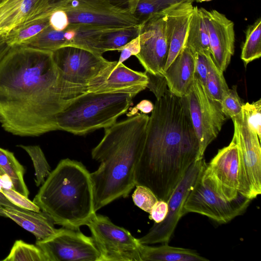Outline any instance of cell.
<instances>
[{"mask_svg": "<svg viewBox=\"0 0 261 261\" xmlns=\"http://www.w3.org/2000/svg\"><path fill=\"white\" fill-rule=\"evenodd\" d=\"M87 87L61 76L53 51L11 47L0 61V122L15 136L38 137L58 130V114Z\"/></svg>", "mask_w": 261, "mask_h": 261, "instance_id": "cell-1", "label": "cell"}, {"mask_svg": "<svg viewBox=\"0 0 261 261\" xmlns=\"http://www.w3.org/2000/svg\"><path fill=\"white\" fill-rule=\"evenodd\" d=\"M198 140L187 96L167 89L156 99L149 118L145 144L137 164L136 186L149 189L167 202L190 167L197 161Z\"/></svg>", "mask_w": 261, "mask_h": 261, "instance_id": "cell-2", "label": "cell"}, {"mask_svg": "<svg viewBox=\"0 0 261 261\" xmlns=\"http://www.w3.org/2000/svg\"><path fill=\"white\" fill-rule=\"evenodd\" d=\"M149 117L137 114L105 128V134L91 151L100 163L90 173L96 212L120 198L127 197L136 186V169L145 144Z\"/></svg>", "mask_w": 261, "mask_h": 261, "instance_id": "cell-3", "label": "cell"}, {"mask_svg": "<svg viewBox=\"0 0 261 261\" xmlns=\"http://www.w3.org/2000/svg\"><path fill=\"white\" fill-rule=\"evenodd\" d=\"M33 202L54 224L80 229L96 213L90 173L81 162L61 160L42 185Z\"/></svg>", "mask_w": 261, "mask_h": 261, "instance_id": "cell-4", "label": "cell"}, {"mask_svg": "<svg viewBox=\"0 0 261 261\" xmlns=\"http://www.w3.org/2000/svg\"><path fill=\"white\" fill-rule=\"evenodd\" d=\"M136 94L86 92L72 99L58 114V130L84 135L109 127L126 113Z\"/></svg>", "mask_w": 261, "mask_h": 261, "instance_id": "cell-5", "label": "cell"}, {"mask_svg": "<svg viewBox=\"0 0 261 261\" xmlns=\"http://www.w3.org/2000/svg\"><path fill=\"white\" fill-rule=\"evenodd\" d=\"M129 0H51L39 15L47 16L56 10L64 11L69 24H88L119 30L138 27L137 19L130 12Z\"/></svg>", "mask_w": 261, "mask_h": 261, "instance_id": "cell-6", "label": "cell"}, {"mask_svg": "<svg viewBox=\"0 0 261 261\" xmlns=\"http://www.w3.org/2000/svg\"><path fill=\"white\" fill-rule=\"evenodd\" d=\"M191 122L199 145L197 161L203 158L208 145L216 138L226 119L220 103L213 99L195 76L187 95Z\"/></svg>", "mask_w": 261, "mask_h": 261, "instance_id": "cell-7", "label": "cell"}, {"mask_svg": "<svg viewBox=\"0 0 261 261\" xmlns=\"http://www.w3.org/2000/svg\"><path fill=\"white\" fill-rule=\"evenodd\" d=\"M240 158L239 192L252 200L261 193V150L256 133L247 125L241 112L232 119Z\"/></svg>", "mask_w": 261, "mask_h": 261, "instance_id": "cell-8", "label": "cell"}, {"mask_svg": "<svg viewBox=\"0 0 261 261\" xmlns=\"http://www.w3.org/2000/svg\"><path fill=\"white\" fill-rule=\"evenodd\" d=\"M100 254V261H141L139 242L129 231L96 213L86 224Z\"/></svg>", "mask_w": 261, "mask_h": 261, "instance_id": "cell-9", "label": "cell"}, {"mask_svg": "<svg viewBox=\"0 0 261 261\" xmlns=\"http://www.w3.org/2000/svg\"><path fill=\"white\" fill-rule=\"evenodd\" d=\"M204 171V170H203ZM199 174L185 201L186 214L194 213L207 217L219 224H224L242 215L251 200L241 194L232 201L222 198Z\"/></svg>", "mask_w": 261, "mask_h": 261, "instance_id": "cell-10", "label": "cell"}, {"mask_svg": "<svg viewBox=\"0 0 261 261\" xmlns=\"http://www.w3.org/2000/svg\"><path fill=\"white\" fill-rule=\"evenodd\" d=\"M207 165L203 159L195 161L178 182L167 202L168 213L162 222L154 223L146 234L138 239L143 244H168L183 215L186 199L199 174Z\"/></svg>", "mask_w": 261, "mask_h": 261, "instance_id": "cell-11", "label": "cell"}, {"mask_svg": "<svg viewBox=\"0 0 261 261\" xmlns=\"http://www.w3.org/2000/svg\"><path fill=\"white\" fill-rule=\"evenodd\" d=\"M59 73L67 83L87 87V85L110 66L112 61L91 50L66 46L53 51Z\"/></svg>", "mask_w": 261, "mask_h": 261, "instance_id": "cell-12", "label": "cell"}, {"mask_svg": "<svg viewBox=\"0 0 261 261\" xmlns=\"http://www.w3.org/2000/svg\"><path fill=\"white\" fill-rule=\"evenodd\" d=\"M37 245L47 261H100V254L92 237L80 229L61 228L51 237Z\"/></svg>", "mask_w": 261, "mask_h": 261, "instance_id": "cell-13", "label": "cell"}, {"mask_svg": "<svg viewBox=\"0 0 261 261\" xmlns=\"http://www.w3.org/2000/svg\"><path fill=\"white\" fill-rule=\"evenodd\" d=\"M139 27L140 51L136 57L146 73L163 76L169 48L165 14L153 15L142 22Z\"/></svg>", "mask_w": 261, "mask_h": 261, "instance_id": "cell-14", "label": "cell"}, {"mask_svg": "<svg viewBox=\"0 0 261 261\" xmlns=\"http://www.w3.org/2000/svg\"><path fill=\"white\" fill-rule=\"evenodd\" d=\"M240 158L238 147L232 138L230 144L218 150L207 164L202 175L213 189L227 201H232L239 192Z\"/></svg>", "mask_w": 261, "mask_h": 261, "instance_id": "cell-15", "label": "cell"}, {"mask_svg": "<svg viewBox=\"0 0 261 261\" xmlns=\"http://www.w3.org/2000/svg\"><path fill=\"white\" fill-rule=\"evenodd\" d=\"M208 34L212 58L218 67L225 71L234 51L233 22L216 10L199 8Z\"/></svg>", "mask_w": 261, "mask_h": 261, "instance_id": "cell-16", "label": "cell"}, {"mask_svg": "<svg viewBox=\"0 0 261 261\" xmlns=\"http://www.w3.org/2000/svg\"><path fill=\"white\" fill-rule=\"evenodd\" d=\"M117 62L112 61L87 85V92H127L137 95L147 88L148 77L145 71L132 70Z\"/></svg>", "mask_w": 261, "mask_h": 261, "instance_id": "cell-17", "label": "cell"}, {"mask_svg": "<svg viewBox=\"0 0 261 261\" xmlns=\"http://www.w3.org/2000/svg\"><path fill=\"white\" fill-rule=\"evenodd\" d=\"M0 204L5 217L33 233L36 242L46 240L61 229L55 227L52 219L43 212H35L20 207L11 203L1 192Z\"/></svg>", "mask_w": 261, "mask_h": 261, "instance_id": "cell-18", "label": "cell"}, {"mask_svg": "<svg viewBox=\"0 0 261 261\" xmlns=\"http://www.w3.org/2000/svg\"><path fill=\"white\" fill-rule=\"evenodd\" d=\"M192 3H182L174 6L164 12L166 18V33L169 45L164 71L185 47L193 11L194 6Z\"/></svg>", "mask_w": 261, "mask_h": 261, "instance_id": "cell-19", "label": "cell"}, {"mask_svg": "<svg viewBox=\"0 0 261 261\" xmlns=\"http://www.w3.org/2000/svg\"><path fill=\"white\" fill-rule=\"evenodd\" d=\"M51 0H6L0 5V37L44 11Z\"/></svg>", "mask_w": 261, "mask_h": 261, "instance_id": "cell-20", "label": "cell"}, {"mask_svg": "<svg viewBox=\"0 0 261 261\" xmlns=\"http://www.w3.org/2000/svg\"><path fill=\"white\" fill-rule=\"evenodd\" d=\"M163 76L171 93L178 97L186 96L195 77V53L185 46Z\"/></svg>", "mask_w": 261, "mask_h": 261, "instance_id": "cell-21", "label": "cell"}, {"mask_svg": "<svg viewBox=\"0 0 261 261\" xmlns=\"http://www.w3.org/2000/svg\"><path fill=\"white\" fill-rule=\"evenodd\" d=\"M139 251L141 261L209 260L194 250L170 246L168 244L151 246L139 243Z\"/></svg>", "mask_w": 261, "mask_h": 261, "instance_id": "cell-22", "label": "cell"}, {"mask_svg": "<svg viewBox=\"0 0 261 261\" xmlns=\"http://www.w3.org/2000/svg\"><path fill=\"white\" fill-rule=\"evenodd\" d=\"M185 46L195 53L211 54L207 29L197 6L193 8Z\"/></svg>", "mask_w": 261, "mask_h": 261, "instance_id": "cell-23", "label": "cell"}, {"mask_svg": "<svg viewBox=\"0 0 261 261\" xmlns=\"http://www.w3.org/2000/svg\"><path fill=\"white\" fill-rule=\"evenodd\" d=\"M196 0H129L128 8L139 24L149 17L162 14L174 6Z\"/></svg>", "mask_w": 261, "mask_h": 261, "instance_id": "cell-24", "label": "cell"}, {"mask_svg": "<svg viewBox=\"0 0 261 261\" xmlns=\"http://www.w3.org/2000/svg\"><path fill=\"white\" fill-rule=\"evenodd\" d=\"M49 25V16H37L15 28L4 37L10 46L21 45Z\"/></svg>", "mask_w": 261, "mask_h": 261, "instance_id": "cell-25", "label": "cell"}, {"mask_svg": "<svg viewBox=\"0 0 261 261\" xmlns=\"http://www.w3.org/2000/svg\"><path fill=\"white\" fill-rule=\"evenodd\" d=\"M0 167L10 178L13 189L28 197L29 192L24 180V168L13 153L0 148Z\"/></svg>", "mask_w": 261, "mask_h": 261, "instance_id": "cell-26", "label": "cell"}, {"mask_svg": "<svg viewBox=\"0 0 261 261\" xmlns=\"http://www.w3.org/2000/svg\"><path fill=\"white\" fill-rule=\"evenodd\" d=\"M140 27H134L110 31L103 34L99 44L101 55L117 50L139 35Z\"/></svg>", "mask_w": 261, "mask_h": 261, "instance_id": "cell-27", "label": "cell"}, {"mask_svg": "<svg viewBox=\"0 0 261 261\" xmlns=\"http://www.w3.org/2000/svg\"><path fill=\"white\" fill-rule=\"evenodd\" d=\"M261 56V19L257 18L249 25L246 31V39L243 44L241 58L245 66Z\"/></svg>", "mask_w": 261, "mask_h": 261, "instance_id": "cell-28", "label": "cell"}, {"mask_svg": "<svg viewBox=\"0 0 261 261\" xmlns=\"http://www.w3.org/2000/svg\"><path fill=\"white\" fill-rule=\"evenodd\" d=\"M204 86L210 96L220 103L229 90L223 72L216 65L211 55L208 56V70Z\"/></svg>", "mask_w": 261, "mask_h": 261, "instance_id": "cell-29", "label": "cell"}, {"mask_svg": "<svg viewBox=\"0 0 261 261\" xmlns=\"http://www.w3.org/2000/svg\"><path fill=\"white\" fill-rule=\"evenodd\" d=\"M3 261H47L40 248L37 245L16 240L8 255Z\"/></svg>", "mask_w": 261, "mask_h": 261, "instance_id": "cell-30", "label": "cell"}, {"mask_svg": "<svg viewBox=\"0 0 261 261\" xmlns=\"http://www.w3.org/2000/svg\"><path fill=\"white\" fill-rule=\"evenodd\" d=\"M30 156L35 171V183L37 186L42 185L50 173V167L45 155L38 145H19Z\"/></svg>", "mask_w": 261, "mask_h": 261, "instance_id": "cell-31", "label": "cell"}, {"mask_svg": "<svg viewBox=\"0 0 261 261\" xmlns=\"http://www.w3.org/2000/svg\"><path fill=\"white\" fill-rule=\"evenodd\" d=\"M243 104L238 94L236 86L229 89L220 102L222 113L226 118L231 119L241 114Z\"/></svg>", "mask_w": 261, "mask_h": 261, "instance_id": "cell-32", "label": "cell"}, {"mask_svg": "<svg viewBox=\"0 0 261 261\" xmlns=\"http://www.w3.org/2000/svg\"><path fill=\"white\" fill-rule=\"evenodd\" d=\"M242 113L248 126L255 131L261 139V99L250 103L246 102L242 107Z\"/></svg>", "mask_w": 261, "mask_h": 261, "instance_id": "cell-33", "label": "cell"}, {"mask_svg": "<svg viewBox=\"0 0 261 261\" xmlns=\"http://www.w3.org/2000/svg\"><path fill=\"white\" fill-rule=\"evenodd\" d=\"M132 195L135 204L143 211L149 213L152 207L158 200L155 194L148 188L136 185Z\"/></svg>", "mask_w": 261, "mask_h": 261, "instance_id": "cell-34", "label": "cell"}, {"mask_svg": "<svg viewBox=\"0 0 261 261\" xmlns=\"http://www.w3.org/2000/svg\"><path fill=\"white\" fill-rule=\"evenodd\" d=\"M1 193L13 204L23 208L40 212V207L28 197L22 195L13 188L3 189Z\"/></svg>", "mask_w": 261, "mask_h": 261, "instance_id": "cell-35", "label": "cell"}, {"mask_svg": "<svg viewBox=\"0 0 261 261\" xmlns=\"http://www.w3.org/2000/svg\"><path fill=\"white\" fill-rule=\"evenodd\" d=\"M148 77V88L155 95L156 99L162 96L168 88L164 76L154 75L146 73Z\"/></svg>", "mask_w": 261, "mask_h": 261, "instance_id": "cell-36", "label": "cell"}, {"mask_svg": "<svg viewBox=\"0 0 261 261\" xmlns=\"http://www.w3.org/2000/svg\"><path fill=\"white\" fill-rule=\"evenodd\" d=\"M211 55L195 53V76L204 85L208 70V56Z\"/></svg>", "mask_w": 261, "mask_h": 261, "instance_id": "cell-37", "label": "cell"}, {"mask_svg": "<svg viewBox=\"0 0 261 261\" xmlns=\"http://www.w3.org/2000/svg\"><path fill=\"white\" fill-rule=\"evenodd\" d=\"M140 51V37L138 36L118 50V51H121V54L117 63H123L132 56H136Z\"/></svg>", "mask_w": 261, "mask_h": 261, "instance_id": "cell-38", "label": "cell"}, {"mask_svg": "<svg viewBox=\"0 0 261 261\" xmlns=\"http://www.w3.org/2000/svg\"><path fill=\"white\" fill-rule=\"evenodd\" d=\"M49 25L55 30L62 31L69 24L68 16L62 10H56L49 16Z\"/></svg>", "mask_w": 261, "mask_h": 261, "instance_id": "cell-39", "label": "cell"}, {"mask_svg": "<svg viewBox=\"0 0 261 261\" xmlns=\"http://www.w3.org/2000/svg\"><path fill=\"white\" fill-rule=\"evenodd\" d=\"M168 213L167 202L158 200L152 207L150 212L149 218L154 221V223H158L163 221Z\"/></svg>", "mask_w": 261, "mask_h": 261, "instance_id": "cell-40", "label": "cell"}, {"mask_svg": "<svg viewBox=\"0 0 261 261\" xmlns=\"http://www.w3.org/2000/svg\"><path fill=\"white\" fill-rule=\"evenodd\" d=\"M154 108L152 103L146 99H144L139 102L136 106L133 108L126 114L127 117L134 116L138 114V111H140L143 114H148L151 112Z\"/></svg>", "mask_w": 261, "mask_h": 261, "instance_id": "cell-41", "label": "cell"}, {"mask_svg": "<svg viewBox=\"0 0 261 261\" xmlns=\"http://www.w3.org/2000/svg\"><path fill=\"white\" fill-rule=\"evenodd\" d=\"M13 188L12 181L10 177L7 175H0V192L3 189Z\"/></svg>", "mask_w": 261, "mask_h": 261, "instance_id": "cell-42", "label": "cell"}, {"mask_svg": "<svg viewBox=\"0 0 261 261\" xmlns=\"http://www.w3.org/2000/svg\"><path fill=\"white\" fill-rule=\"evenodd\" d=\"M11 48L4 36L0 37V61Z\"/></svg>", "mask_w": 261, "mask_h": 261, "instance_id": "cell-43", "label": "cell"}, {"mask_svg": "<svg viewBox=\"0 0 261 261\" xmlns=\"http://www.w3.org/2000/svg\"><path fill=\"white\" fill-rule=\"evenodd\" d=\"M0 216L5 217V215L3 211L2 206L0 204Z\"/></svg>", "mask_w": 261, "mask_h": 261, "instance_id": "cell-44", "label": "cell"}, {"mask_svg": "<svg viewBox=\"0 0 261 261\" xmlns=\"http://www.w3.org/2000/svg\"><path fill=\"white\" fill-rule=\"evenodd\" d=\"M5 174L4 171L2 170V169L0 167V175H3Z\"/></svg>", "mask_w": 261, "mask_h": 261, "instance_id": "cell-45", "label": "cell"}, {"mask_svg": "<svg viewBox=\"0 0 261 261\" xmlns=\"http://www.w3.org/2000/svg\"><path fill=\"white\" fill-rule=\"evenodd\" d=\"M198 2H208L212 0H196Z\"/></svg>", "mask_w": 261, "mask_h": 261, "instance_id": "cell-46", "label": "cell"}, {"mask_svg": "<svg viewBox=\"0 0 261 261\" xmlns=\"http://www.w3.org/2000/svg\"><path fill=\"white\" fill-rule=\"evenodd\" d=\"M6 0H0V5L3 4Z\"/></svg>", "mask_w": 261, "mask_h": 261, "instance_id": "cell-47", "label": "cell"}]
</instances>
